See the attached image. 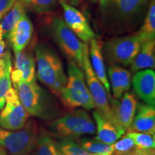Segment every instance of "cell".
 Masks as SVG:
<instances>
[{"instance_id": "1", "label": "cell", "mask_w": 155, "mask_h": 155, "mask_svg": "<svg viewBox=\"0 0 155 155\" xmlns=\"http://www.w3.org/2000/svg\"><path fill=\"white\" fill-rule=\"evenodd\" d=\"M150 0H99L101 22L108 35L130 33L140 26Z\"/></svg>"}, {"instance_id": "2", "label": "cell", "mask_w": 155, "mask_h": 155, "mask_svg": "<svg viewBox=\"0 0 155 155\" xmlns=\"http://www.w3.org/2000/svg\"><path fill=\"white\" fill-rule=\"evenodd\" d=\"M35 53L36 76L42 84L60 97L67 83L61 58L51 48L43 44L36 46Z\"/></svg>"}, {"instance_id": "3", "label": "cell", "mask_w": 155, "mask_h": 155, "mask_svg": "<svg viewBox=\"0 0 155 155\" xmlns=\"http://www.w3.org/2000/svg\"><path fill=\"white\" fill-rule=\"evenodd\" d=\"M19 99L29 115L44 120L53 119L58 108L49 94L36 81H20L16 86Z\"/></svg>"}, {"instance_id": "4", "label": "cell", "mask_w": 155, "mask_h": 155, "mask_svg": "<svg viewBox=\"0 0 155 155\" xmlns=\"http://www.w3.org/2000/svg\"><path fill=\"white\" fill-rule=\"evenodd\" d=\"M59 98L64 106L71 110L76 108L91 110L95 108L85 74L75 61H69L67 83Z\"/></svg>"}, {"instance_id": "5", "label": "cell", "mask_w": 155, "mask_h": 155, "mask_svg": "<svg viewBox=\"0 0 155 155\" xmlns=\"http://www.w3.org/2000/svg\"><path fill=\"white\" fill-rule=\"evenodd\" d=\"M53 136L63 139L79 138L84 135L96 134V126L88 114L76 109L55 119L48 124Z\"/></svg>"}, {"instance_id": "6", "label": "cell", "mask_w": 155, "mask_h": 155, "mask_svg": "<svg viewBox=\"0 0 155 155\" xmlns=\"http://www.w3.org/2000/svg\"><path fill=\"white\" fill-rule=\"evenodd\" d=\"M39 134L38 125L32 120L17 131L0 127V144L9 155H30L38 142Z\"/></svg>"}, {"instance_id": "7", "label": "cell", "mask_w": 155, "mask_h": 155, "mask_svg": "<svg viewBox=\"0 0 155 155\" xmlns=\"http://www.w3.org/2000/svg\"><path fill=\"white\" fill-rule=\"evenodd\" d=\"M144 42L137 33L114 37L104 45V53L108 62L127 67L130 65Z\"/></svg>"}, {"instance_id": "8", "label": "cell", "mask_w": 155, "mask_h": 155, "mask_svg": "<svg viewBox=\"0 0 155 155\" xmlns=\"http://www.w3.org/2000/svg\"><path fill=\"white\" fill-rule=\"evenodd\" d=\"M50 32L60 48L82 69L83 55L88 47L87 43L81 42L61 17L53 19Z\"/></svg>"}, {"instance_id": "9", "label": "cell", "mask_w": 155, "mask_h": 155, "mask_svg": "<svg viewBox=\"0 0 155 155\" xmlns=\"http://www.w3.org/2000/svg\"><path fill=\"white\" fill-rule=\"evenodd\" d=\"M83 71H84L85 78L87 86H88L89 92L94 101L95 108L97 111L107 118L108 120L114 121L112 113L110 108V104L108 102V97L106 91L101 81L95 74L94 70L91 64L90 58H89V48L88 47L85 50L83 59Z\"/></svg>"}, {"instance_id": "10", "label": "cell", "mask_w": 155, "mask_h": 155, "mask_svg": "<svg viewBox=\"0 0 155 155\" xmlns=\"http://www.w3.org/2000/svg\"><path fill=\"white\" fill-rule=\"evenodd\" d=\"M29 116L19 99L16 89L12 87L6 94L5 106L0 113V127L9 131L22 129Z\"/></svg>"}, {"instance_id": "11", "label": "cell", "mask_w": 155, "mask_h": 155, "mask_svg": "<svg viewBox=\"0 0 155 155\" xmlns=\"http://www.w3.org/2000/svg\"><path fill=\"white\" fill-rule=\"evenodd\" d=\"M12 83L15 86L20 81L32 82L37 81L36 63L32 48L27 47L15 53L14 68L10 73Z\"/></svg>"}, {"instance_id": "12", "label": "cell", "mask_w": 155, "mask_h": 155, "mask_svg": "<svg viewBox=\"0 0 155 155\" xmlns=\"http://www.w3.org/2000/svg\"><path fill=\"white\" fill-rule=\"evenodd\" d=\"M61 5L63 9V20L70 30L86 43L94 39L96 35L84 15L67 2L61 3Z\"/></svg>"}, {"instance_id": "13", "label": "cell", "mask_w": 155, "mask_h": 155, "mask_svg": "<svg viewBox=\"0 0 155 155\" xmlns=\"http://www.w3.org/2000/svg\"><path fill=\"white\" fill-rule=\"evenodd\" d=\"M138 104L136 96L127 92L120 99H111V111L116 124L126 130L130 127Z\"/></svg>"}, {"instance_id": "14", "label": "cell", "mask_w": 155, "mask_h": 155, "mask_svg": "<svg viewBox=\"0 0 155 155\" xmlns=\"http://www.w3.org/2000/svg\"><path fill=\"white\" fill-rule=\"evenodd\" d=\"M132 84L135 94L139 98L148 105L155 106V73L152 69L136 72Z\"/></svg>"}, {"instance_id": "15", "label": "cell", "mask_w": 155, "mask_h": 155, "mask_svg": "<svg viewBox=\"0 0 155 155\" xmlns=\"http://www.w3.org/2000/svg\"><path fill=\"white\" fill-rule=\"evenodd\" d=\"M93 116L96 122V136L95 139L96 140L111 145L125 134L124 129L108 120L97 110L94 111Z\"/></svg>"}, {"instance_id": "16", "label": "cell", "mask_w": 155, "mask_h": 155, "mask_svg": "<svg viewBox=\"0 0 155 155\" xmlns=\"http://www.w3.org/2000/svg\"><path fill=\"white\" fill-rule=\"evenodd\" d=\"M34 32L32 21L26 14L23 15L11 31L7 40L14 53L25 49L30 44Z\"/></svg>"}, {"instance_id": "17", "label": "cell", "mask_w": 155, "mask_h": 155, "mask_svg": "<svg viewBox=\"0 0 155 155\" xmlns=\"http://www.w3.org/2000/svg\"><path fill=\"white\" fill-rule=\"evenodd\" d=\"M145 133L155 134V109L154 106L147 104H137V111L132 123L127 132Z\"/></svg>"}, {"instance_id": "18", "label": "cell", "mask_w": 155, "mask_h": 155, "mask_svg": "<svg viewBox=\"0 0 155 155\" xmlns=\"http://www.w3.org/2000/svg\"><path fill=\"white\" fill-rule=\"evenodd\" d=\"M109 85L114 99H120L131 87V73L119 65H112L108 68Z\"/></svg>"}, {"instance_id": "19", "label": "cell", "mask_w": 155, "mask_h": 155, "mask_svg": "<svg viewBox=\"0 0 155 155\" xmlns=\"http://www.w3.org/2000/svg\"><path fill=\"white\" fill-rule=\"evenodd\" d=\"M90 58L91 64L92 68L94 70L95 74L98 79L101 81L103 86L105 88L106 93H107L108 97L110 100L112 97L111 96V87L109 85V81L108 80L107 74H106V66L104 64V56H103V52L101 47L97 41L96 39H93L90 41Z\"/></svg>"}, {"instance_id": "20", "label": "cell", "mask_w": 155, "mask_h": 155, "mask_svg": "<svg viewBox=\"0 0 155 155\" xmlns=\"http://www.w3.org/2000/svg\"><path fill=\"white\" fill-rule=\"evenodd\" d=\"M155 67V40H147L142 44L138 54L130 65L132 73Z\"/></svg>"}, {"instance_id": "21", "label": "cell", "mask_w": 155, "mask_h": 155, "mask_svg": "<svg viewBox=\"0 0 155 155\" xmlns=\"http://www.w3.org/2000/svg\"><path fill=\"white\" fill-rule=\"evenodd\" d=\"M26 14L22 0H17L12 9L0 20V38L7 39L17 22Z\"/></svg>"}, {"instance_id": "22", "label": "cell", "mask_w": 155, "mask_h": 155, "mask_svg": "<svg viewBox=\"0 0 155 155\" xmlns=\"http://www.w3.org/2000/svg\"><path fill=\"white\" fill-rule=\"evenodd\" d=\"M32 155H62L58 148V143L49 134L41 129L36 146Z\"/></svg>"}, {"instance_id": "23", "label": "cell", "mask_w": 155, "mask_h": 155, "mask_svg": "<svg viewBox=\"0 0 155 155\" xmlns=\"http://www.w3.org/2000/svg\"><path fill=\"white\" fill-rule=\"evenodd\" d=\"M137 34L139 35L144 42L154 40L155 37V0H150L148 10L142 25Z\"/></svg>"}, {"instance_id": "24", "label": "cell", "mask_w": 155, "mask_h": 155, "mask_svg": "<svg viewBox=\"0 0 155 155\" xmlns=\"http://www.w3.org/2000/svg\"><path fill=\"white\" fill-rule=\"evenodd\" d=\"M78 144L89 153L97 155H112L114 153L111 145L106 144L96 139L81 138L78 139Z\"/></svg>"}, {"instance_id": "25", "label": "cell", "mask_w": 155, "mask_h": 155, "mask_svg": "<svg viewBox=\"0 0 155 155\" xmlns=\"http://www.w3.org/2000/svg\"><path fill=\"white\" fill-rule=\"evenodd\" d=\"M25 8L37 14L50 13L55 10L58 7V0H22Z\"/></svg>"}, {"instance_id": "26", "label": "cell", "mask_w": 155, "mask_h": 155, "mask_svg": "<svg viewBox=\"0 0 155 155\" xmlns=\"http://www.w3.org/2000/svg\"><path fill=\"white\" fill-rule=\"evenodd\" d=\"M132 139L134 143L136 148L140 150H150L154 149L155 147V137L154 135L149 134L145 133L134 132L129 131L126 134Z\"/></svg>"}, {"instance_id": "27", "label": "cell", "mask_w": 155, "mask_h": 155, "mask_svg": "<svg viewBox=\"0 0 155 155\" xmlns=\"http://www.w3.org/2000/svg\"><path fill=\"white\" fill-rule=\"evenodd\" d=\"M62 155H97L89 153L72 139H63L58 143Z\"/></svg>"}, {"instance_id": "28", "label": "cell", "mask_w": 155, "mask_h": 155, "mask_svg": "<svg viewBox=\"0 0 155 155\" xmlns=\"http://www.w3.org/2000/svg\"><path fill=\"white\" fill-rule=\"evenodd\" d=\"M111 146L114 150L112 155H126L136 148L133 140L127 134L122 136Z\"/></svg>"}, {"instance_id": "29", "label": "cell", "mask_w": 155, "mask_h": 155, "mask_svg": "<svg viewBox=\"0 0 155 155\" xmlns=\"http://www.w3.org/2000/svg\"><path fill=\"white\" fill-rule=\"evenodd\" d=\"M11 70L12 68L7 70L2 76L0 77V110L2 109L5 106L6 94L12 88Z\"/></svg>"}, {"instance_id": "30", "label": "cell", "mask_w": 155, "mask_h": 155, "mask_svg": "<svg viewBox=\"0 0 155 155\" xmlns=\"http://www.w3.org/2000/svg\"><path fill=\"white\" fill-rule=\"evenodd\" d=\"M11 68V54L7 50L3 55H0V77L2 76L6 71Z\"/></svg>"}, {"instance_id": "31", "label": "cell", "mask_w": 155, "mask_h": 155, "mask_svg": "<svg viewBox=\"0 0 155 155\" xmlns=\"http://www.w3.org/2000/svg\"><path fill=\"white\" fill-rule=\"evenodd\" d=\"M17 0H0V20L12 9Z\"/></svg>"}, {"instance_id": "32", "label": "cell", "mask_w": 155, "mask_h": 155, "mask_svg": "<svg viewBox=\"0 0 155 155\" xmlns=\"http://www.w3.org/2000/svg\"><path fill=\"white\" fill-rule=\"evenodd\" d=\"M126 155H155L154 149L150 150H140V149L135 148L131 152L128 153Z\"/></svg>"}, {"instance_id": "33", "label": "cell", "mask_w": 155, "mask_h": 155, "mask_svg": "<svg viewBox=\"0 0 155 155\" xmlns=\"http://www.w3.org/2000/svg\"><path fill=\"white\" fill-rule=\"evenodd\" d=\"M6 48H7V45H6V42L3 39L0 38V55H3L4 54L6 53Z\"/></svg>"}, {"instance_id": "34", "label": "cell", "mask_w": 155, "mask_h": 155, "mask_svg": "<svg viewBox=\"0 0 155 155\" xmlns=\"http://www.w3.org/2000/svg\"><path fill=\"white\" fill-rule=\"evenodd\" d=\"M68 1L69 2V3L71 4V5H74V6H78L80 5V4L82 3L84 0H68Z\"/></svg>"}, {"instance_id": "35", "label": "cell", "mask_w": 155, "mask_h": 155, "mask_svg": "<svg viewBox=\"0 0 155 155\" xmlns=\"http://www.w3.org/2000/svg\"><path fill=\"white\" fill-rule=\"evenodd\" d=\"M5 152H6V150L4 149V147L0 144V154H2V153H5Z\"/></svg>"}, {"instance_id": "36", "label": "cell", "mask_w": 155, "mask_h": 155, "mask_svg": "<svg viewBox=\"0 0 155 155\" xmlns=\"http://www.w3.org/2000/svg\"><path fill=\"white\" fill-rule=\"evenodd\" d=\"M68 0H58V2H59L60 4L61 3H63V2H67Z\"/></svg>"}, {"instance_id": "37", "label": "cell", "mask_w": 155, "mask_h": 155, "mask_svg": "<svg viewBox=\"0 0 155 155\" xmlns=\"http://www.w3.org/2000/svg\"><path fill=\"white\" fill-rule=\"evenodd\" d=\"M91 1H92L94 3H96V2H97L98 1V0H91Z\"/></svg>"}, {"instance_id": "38", "label": "cell", "mask_w": 155, "mask_h": 155, "mask_svg": "<svg viewBox=\"0 0 155 155\" xmlns=\"http://www.w3.org/2000/svg\"><path fill=\"white\" fill-rule=\"evenodd\" d=\"M0 155H7V152L2 153V154H0Z\"/></svg>"}]
</instances>
